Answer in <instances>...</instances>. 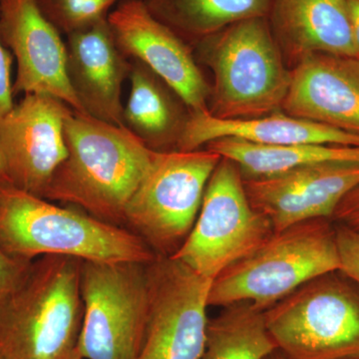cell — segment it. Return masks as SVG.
Masks as SVG:
<instances>
[{"label":"cell","instance_id":"obj_1","mask_svg":"<svg viewBox=\"0 0 359 359\" xmlns=\"http://www.w3.org/2000/svg\"><path fill=\"white\" fill-rule=\"evenodd\" d=\"M65 138L67 157L54 172L44 199L124 226L126 205L152 164L155 151L125 127L75 110L66 118Z\"/></svg>","mask_w":359,"mask_h":359},{"label":"cell","instance_id":"obj_2","mask_svg":"<svg viewBox=\"0 0 359 359\" xmlns=\"http://www.w3.org/2000/svg\"><path fill=\"white\" fill-rule=\"evenodd\" d=\"M0 249L27 263L58 256L82 262L148 264L157 257L140 237L124 226L106 223L79 208L60 207L9 185H0Z\"/></svg>","mask_w":359,"mask_h":359},{"label":"cell","instance_id":"obj_3","mask_svg":"<svg viewBox=\"0 0 359 359\" xmlns=\"http://www.w3.org/2000/svg\"><path fill=\"white\" fill-rule=\"evenodd\" d=\"M80 259H34L0 301V359H83L79 339L84 306Z\"/></svg>","mask_w":359,"mask_h":359},{"label":"cell","instance_id":"obj_4","mask_svg":"<svg viewBox=\"0 0 359 359\" xmlns=\"http://www.w3.org/2000/svg\"><path fill=\"white\" fill-rule=\"evenodd\" d=\"M339 268L334 222L309 219L273 231L219 273L212 280L209 306L250 302L266 311L316 276Z\"/></svg>","mask_w":359,"mask_h":359},{"label":"cell","instance_id":"obj_5","mask_svg":"<svg viewBox=\"0 0 359 359\" xmlns=\"http://www.w3.org/2000/svg\"><path fill=\"white\" fill-rule=\"evenodd\" d=\"M289 359H359V285L340 269L304 283L264 311Z\"/></svg>","mask_w":359,"mask_h":359},{"label":"cell","instance_id":"obj_6","mask_svg":"<svg viewBox=\"0 0 359 359\" xmlns=\"http://www.w3.org/2000/svg\"><path fill=\"white\" fill-rule=\"evenodd\" d=\"M212 36L205 49L215 77L210 113L219 119H250L282 110L290 71L266 18L241 21Z\"/></svg>","mask_w":359,"mask_h":359},{"label":"cell","instance_id":"obj_7","mask_svg":"<svg viewBox=\"0 0 359 359\" xmlns=\"http://www.w3.org/2000/svg\"><path fill=\"white\" fill-rule=\"evenodd\" d=\"M222 157L209 149L156 152L124 212V224L157 256L172 257L190 235Z\"/></svg>","mask_w":359,"mask_h":359},{"label":"cell","instance_id":"obj_8","mask_svg":"<svg viewBox=\"0 0 359 359\" xmlns=\"http://www.w3.org/2000/svg\"><path fill=\"white\" fill-rule=\"evenodd\" d=\"M148 264L82 262V358H138L147 320Z\"/></svg>","mask_w":359,"mask_h":359},{"label":"cell","instance_id":"obj_9","mask_svg":"<svg viewBox=\"0 0 359 359\" xmlns=\"http://www.w3.org/2000/svg\"><path fill=\"white\" fill-rule=\"evenodd\" d=\"M273 231L269 219L250 204L237 165L222 158L205 188L190 235L172 257L214 280Z\"/></svg>","mask_w":359,"mask_h":359},{"label":"cell","instance_id":"obj_10","mask_svg":"<svg viewBox=\"0 0 359 359\" xmlns=\"http://www.w3.org/2000/svg\"><path fill=\"white\" fill-rule=\"evenodd\" d=\"M147 271V320L137 359H199L212 280L173 257H156Z\"/></svg>","mask_w":359,"mask_h":359},{"label":"cell","instance_id":"obj_11","mask_svg":"<svg viewBox=\"0 0 359 359\" xmlns=\"http://www.w3.org/2000/svg\"><path fill=\"white\" fill-rule=\"evenodd\" d=\"M72 110L55 97L25 94L0 117V163L9 186L44 198L67 157L65 123Z\"/></svg>","mask_w":359,"mask_h":359},{"label":"cell","instance_id":"obj_12","mask_svg":"<svg viewBox=\"0 0 359 359\" xmlns=\"http://www.w3.org/2000/svg\"><path fill=\"white\" fill-rule=\"evenodd\" d=\"M120 50L147 66L180 97L190 113L210 112L212 91L190 49L142 0H121L108 14Z\"/></svg>","mask_w":359,"mask_h":359},{"label":"cell","instance_id":"obj_13","mask_svg":"<svg viewBox=\"0 0 359 359\" xmlns=\"http://www.w3.org/2000/svg\"><path fill=\"white\" fill-rule=\"evenodd\" d=\"M0 39L18 65L13 93L55 97L83 112L67 76V49L37 0H0Z\"/></svg>","mask_w":359,"mask_h":359},{"label":"cell","instance_id":"obj_14","mask_svg":"<svg viewBox=\"0 0 359 359\" xmlns=\"http://www.w3.org/2000/svg\"><path fill=\"white\" fill-rule=\"evenodd\" d=\"M250 204L282 231L309 219L328 218L359 185V165L318 164L276 176L244 179Z\"/></svg>","mask_w":359,"mask_h":359},{"label":"cell","instance_id":"obj_15","mask_svg":"<svg viewBox=\"0 0 359 359\" xmlns=\"http://www.w3.org/2000/svg\"><path fill=\"white\" fill-rule=\"evenodd\" d=\"M66 49L68 79L83 113L123 127L122 86L131 63L107 18L68 33Z\"/></svg>","mask_w":359,"mask_h":359},{"label":"cell","instance_id":"obj_16","mask_svg":"<svg viewBox=\"0 0 359 359\" xmlns=\"http://www.w3.org/2000/svg\"><path fill=\"white\" fill-rule=\"evenodd\" d=\"M282 110L359 136V59L323 53L299 59Z\"/></svg>","mask_w":359,"mask_h":359},{"label":"cell","instance_id":"obj_17","mask_svg":"<svg viewBox=\"0 0 359 359\" xmlns=\"http://www.w3.org/2000/svg\"><path fill=\"white\" fill-rule=\"evenodd\" d=\"M278 111L262 117L231 120L219 119L210 112L190 113L177 151L198 150L201 146L222 138L240 139L261 145L359 146L358 135Z\"/></svg>","mask_w":359,"mask_h":359},{"label":"cell","instance_id":"obj_18","mask_svg":"<svg viewBox=\"0 0 359 359\" xmlns=\"http://www.w3.org/2000/svg\"><path fill=\"white\" fill-rule=\"evenodd\" d=\"M269 15L283 48L297 60L314 53L359 59L347 0H273Z\"/></svg>","mask_w":359,"mask_h":359},{"label":"cell","instance_id":"obj_19","mask_svg":"<svg viewBox=\"0 0 359 359\" xmlns=\"http://www.w3.org/2000/svg\"><path fill=\"white\" fill-rule=\"evenodd\" d=\"M207 149L235 163L244 179L269 178L318 164L359 165V146L261 145L222 138L210 142Z\"/></svg>","mask_w":359,"mask_h":359},{"label":"cell","instance_id":"obj_20","mask_svg":"<svg viewBox=\"0 0 359 359\" xmlns=\"http://www.w3.org/2000/svg\"><path fill=\"white\" fill-rule=\"evenodd\" d=\"M130 93L123 109V127L155 152L180 137L187 120L182 119L178 107L170 95L169 86L139 61L131 62Z\"/></svg>","mask_w":359,"mask_h":359},{"label":"cell","instance_id":"obj_21","mask_svg":"<svg viewBox=\"0 0 359 359\" xmlns=\"http://www.w3.org/2000/svg\"><path fill=\"white\" fill-rule=\"evenodd\" d=\"M278 351L266 327L264 311L250 302L224 306L208 321L199 359H266Z\"/></svg>","mask_w":359,"mask_h":359},{"label":"cell","instance_id":"obj_22","mask_svg":"<svg viewBox=\"0 0 359 359\" xmlns=\"http://www.w3.org/2000/svg\"><path fill=\"white\" fill-rule=\"evenodd\" d=\"M273 0H153L147 4L180 29L209 37L224 28L252 18H266Z\"/></svg>","mask_w":359,"mask_h":359},{"label":"cell","instance_id":"obj_23","mask_svg":"<svg viewBox=\"0 0 359 359\" xmlns=\"http://www.w3.org/2000/svg\"><path fill=\"white\" fill-rule=\"evenodd\" d=\"M120 0H37L46 18L68 34L108 18Z\"/></svg>","mask_w":359,"mask_h":359},{"label":"cell","instance_id":"obj_24","mask_svg":"<svg viewBox=\"0 0 359 359\" xmlns=\"http://www.w3.org/2000/svg\"><path fill=\"white\" fill-rule=\"evenodd\" d=\"M334 224L339 269L359 285V231L344 224Z\"/></svg>","mask_w":359,"mask_h":359},{"label":"cell","instance_id":"obj_25","mask_svg":"<svg viewBox=\"0 0 359 359\" xmlns=\"http://www.w3.org/2000/svg\"><path fill=\"white\" fill-rule=\"evenodd\" d=\"M32 263L13 259L0 249V301L18 287Z\"/></svg>","mask_w":359,"mask_h":359},{"label":"cell","instance_id":"obj_26","mask_svg":"<svg viewBox=\"0 0 359 359\" xmlns=\"http://www.w3.org/2000/svg\"><path fill=\"white\" fill-rule=\"evenodd\" d=\"M13 56L0 39V117L9 112L14 106L13 84L11 66Z\"/></svg>","mask_w":359,"mask_h":359},{"label":"cell","instance_id":"obj_27","mask_svg":"<svg viewBox=\"0 0 359 359\" xmlns=\"http://www.w3.org/2000/svg\"><path fill=\"white\" fill-rule=\"evenodd\" d=\"M332 221L359 231V185L344 196L332 215Z\"/></svg>","mask_w":359,"mask_h":359},{"label":"cell","instance_id":"obj_28","mask_svg":"<svg viewBox=\"0 0 359 359\" xmlns=\"http://www.w3.org/2000/svg\"><path fill=\"white\" fill-rule=\"evenodd\" d=\"M354 41L359 51V0H347Z\"/></svg>","mask_w":359,"mask_h":359},{"label":"cell","instance_id":"obj_29","mask_svg":"<svg viewBox=\"0 0 359 359\" xmlns=\"http://www.w3.org/2000/svg\"><path fill=\"white\" fill-rule=\"evenodd\" d=\"M0 185H8V182H7L6 173H4L1 163H0Z\"/></svg>","mask_w":359,"mask_h":359},{"label":"cell","instance_id":"obj_30","mask_svg":"<svg viewBox=\"0 0 359 359\" xmlns=\"http://www.w3.org/2000/svg\"><path fill=\"white\" fill-rule=\"evenodd\" d=\"M266 359H289L287 358H285V355L280 351H276L273 354H271V355L268 356Z\"/></svg>","mask_w":359,"mask_h":359}]
</instances>
